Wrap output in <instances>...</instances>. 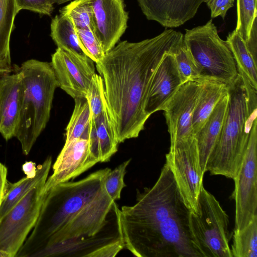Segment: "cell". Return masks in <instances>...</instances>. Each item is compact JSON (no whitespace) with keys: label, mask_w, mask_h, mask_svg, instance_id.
<instances>
[{"label":"cell","mask_w":257,"mask_h":257,"mask_svg":"<svg viewBox=\"0 0 257 257\" xmlns=\"http://www.w3.org/2000/svg\"><path fill=\"white\" fill-rule=\"evenodd\" d=\"M74 108L66 127L65 142L78 138L88 139L91 112L86 97L74 99Z\"/></svg>","instance_id":"d4e9b609"},{"label":"cell","mask_w":257,"mask_h":257,"mask_svg":"<svg viewBox=\"0 0 257 257\" xmlns=\"http://www.w3.org/2000/svg\"><path fill=\"white\" fill-rule=\"evenodd\" d=\"M50 29L51 37L57 48L78 56H86L82 50L76 28L67 16L57 15L51 21Z\"/></svg>","instance_id":"603a6c76"},{"label":"cell","mask_w":257,"mask_h":257,"mask_svg":"<svg viewBox=\"0 0 257 257\" xmlns=\"http://www.w3.org/2000/svg\"><path fill=\"white\" fill-rule=\"evenodd\" d=\"M22 170L26 177L28 178L34 177L36 175L37 170L36 164L33 161H27L23 165Z\"/></svg>","instance_id":"d590c367"},{"label":"cell","mask_w":257,"mask_h":257,"mask_svg":"<svg viewBox=\"0 0 257 257\" xmlns=\"http://www.w3.org/2000/svg\"><path fill=\"white\" fill-rule=\"evenodd\" d=\"M54 4L61 5L66 2L72 1L73 0H51Z\"/></svg>","instance_id":"8d00e7d4"},{"label":"cell","mask_w":257,"mask_h":257,"mask_svg":"<svg viewBox=\"0 0 257 257\" xmlns=\"http://www.w3.org/2000/svg\"><path fill=\"white\" fill-rule=\"evenodd\" d=\"M257 120L251 129L247 149L234 181V230L241 229L257 215Z\"/></svg>","instance_id":"30bf717a"},{"label":"cell","mask_w":257,"mask_h":257,"mask_svg":"<svg viewBox=\"0 0 257 257\" xmlns=\"http://www.w3.org/2000/svg\"><path fill=\"white\" fill-rule=\"evenodd\" d=\"M88 141L91 155L98 162L108 161L117 152L119 143L107 106L99 116L91 117Z\"/></svg>","instance_id":"ac0fdd59"},{"label":"cell","mask_w":257,"mask_h":257,"mask_svg":"<svg viewBox=\"0 0 257 257\" xmlns=\"http://www.w3.org/2000/svg\"><path fill=\"white\" fill-rule=\"evenodd\" d=\"M59 12L70 19L75 28H90L95 33L93 10L89 0H73Z\"/></svg>","instance_id":"4316f807"},{"label":"cell","mask_w":257,"mask_h":257,"mask_svg":"<svg viewBox=\"0 0 257 257\" xmlns=\"http://www.w3.org/2000/svg\"><path fill=\"white\" fill-rule=\"evenodd\" d=\"M23 89L15 136L28 155L49 120L54 92L58 87L51 63L30 59L19 68Z\"/></svg>","instance_id":"5b68a950"},{"label":"cell","mask_w":257,"mask_h":257,"mask_svg":"<svg viewBox=\"0 0 257 257\" xmlns=\"http://www.w3.org/2000/svg\"><path fill=\"white\" fill-rule=\"evenodd\" d=\"M189 212L165 163L155 184L137 189L136 203L120 209L124 247L138 257H198L190 238Z\"/></svg>","instance_id":"3957f363"},{"label":"cell","mask_w":257,"mask_h":257,"mask_svg":"<svg viewBox=\"0 0 257 257\" xmlns=\"http://www.w3.org/2000/svg\"><path fill=\"white\" fill-rule=\"evenodd\" d=\"M234 0H204L211 11L212 19L221 17L224 20L228 10L234 6Z\"/></svg>","instance_id":"836d02e7"},{"label":"cell","mask_w":257,"mask_h":257,"mask_svg":"<svg viewBox=\"0 0 257 257\" xmlns=\"http://www.w3.org/2000/svg\"><path fill=\"white\" fill-rule=\"evenodd\" d=\"M51 165L52 157L49 156L42 164L37 167V173L34 177H26L14 183H11L8 181L0 206V219L33 188L47 180Z\"/></svg>","instance_id":"44dd1931"},{"label":"cell","mask_w":257,"mask_h":257,"mask_svg":"<svg viewBox=\"0 0 257 257\" xmlns=\"http://www.w3.org/2000/svg\"><path fill=\"white\" fill-rule=\"evenodd\" d=\"M58 87L73 98L85 97L89 86L95 74L94 62L57 48L50 62Z\"/></svg>","instance_id":"7c38bea8"},{"label":"cell","mask_w":257,"mask_h":257,"mask_svg":"<svg viewBox=\"0 0 257 257\" xmlns=\"http://www.w3.org/2000/svg\"><path fill=\"white\" fill-rule=\"evenodd\" d=\"M204 0H137L143 14L165 28L178 27L194 17Z\"/></svg>","instance_id":"2e32d148"},{"label":"cell","mask_w":257,"mask_h":257,"mask_svg":"<svg viewBox=\"0 0 257 257\" xmlns=\"http://www.w3.org/2000/svg\"><path fill=\"white\" fill-rule=\"evenodd\" d=\"M46 181L29 191L0 219V249L15 257L34 227L45 196Z\"/></svg>","instance_id":"9c48e42d"},{"label":"cell","mask_w":257,"mask_h":257,"mask_svg":"<svg viewBox=\"0 0 257 257\" xmlns=\"http://www.w3.org/2000/svg\"><path fill=\"white\" fill-rule=\"evenodd\" d=\"M95 34L105 54L118 43L127 27L128 15L123 0H89Z\"/></svg>","instance_id":"5bb4252c"},{"label":"cell","mask_w":257,"mask_h":257,"mask_svg":"<svg viewBox=\"0 0 257 257\" xmlns=\"http://www.w3.org/2000/svg\"><path fill=\"white\" fill-rule=\"evenodd\" d=\"M111 169L46 193L33 230L15 257H113L124 247L117 205L106 191Z\"/></svg>","instance_id":"6da1fadb"},{"label":"cell","mask_w":257,"mask_h":257,"mask_svg":"<svg viewBox=\"0 0 257 257\" xmlns=\"http://www.w3.org/2000/svg\"><path fill=\"white\" fill-rule=\"evenodd\" d=\"M226 42L233 54L238 72L242 74L257 90V63L245 42L233 30L228 34Z\"/></svg>","instance_id":"cb8c5ba5"},{"label":"cell","mask_w":257,"mask_h":257,"mask_svg":"<svg viewBox=\"0 0 257 257\" xmlns=\"http://www.w3.org/2000/svg\"><path fill=\"white\" fill-rule=\"evenodd\" d=\"M197 213L189 212L188 226L198 257H232L227 214L216 198L203 186Z\"/></svg>","instance_id":"52a82bcc"},{"label":"cell","mask_w":257,"mask_h":257,"mask_svg":"<svg viewBox=\"0 0 257 257\" xmlns=\"http://www.w3.org/2000/svg\"><path fill=\"white\" fill-rule=\"evenodd\" d=\"M183 203L190 212L197 213L198 197L205 174L201 168L196 138L170 145L166 155Z\"/></svg>","instance_id":"ba28073f"},{"label":"cell","mask_w":257,"mask_h":257,"mask_svg":"<svg viewBox=\"0 0 257 257\" xmlns=\"http://www.w3.org/2000/svg\"><path fill=\"white\" fill-rule=\"evenodd\" d=\"M98 162L90 153L88 139L78 138L65 142L53 166V174L47 178L44 191L73 179Z\"/></svg>","instance_id":"4fadbf2b"},{"label":"cell","mask_w":257,"mask_h":257,"mask_svg":"<svg viewBox=\"0 0 257 257\" xmlns=\"http://www.w3.org/2000/svg\"><path fill=\"white\" fill-rule=\"evenodd\" d=\"M173 52L165 55L150 80L144 107L145 113L149 117L155 112L162 110L184 83L177 68Z\"/></svg>","instance_id":"9a60e30c"},{"label":"cell","mask_w":257,"mask_h":257,"mask_svg":"<svg viewBox=\"0 0 257 257\" xmlns=\"http://www.w3.org/2000/svg\"><path fill=\"white\" fill-rule=\"evenodd\" d=\"M8 170L5 165L0 163V206L5 195L7 180Z\"/></svg>","instance_id":"e575fe53"},{"label":"cell","mask_w":257,"mask_h":257,"mask_svg":"<svg viewBox=\"0 0 257 257\" xmlns=\"http://www.w3.org/2000/svg\"><path fill=\"white\" fill-rule=\"evenodd\" d=\"M23 82L19 70L0 76V134L15 137L20 112Z\"/></svg>","instance_id":"e0dca14e"},{"label":"cell","mask_w":257,"mask_h":257,"mask_svg":"<svg viewBox=\"0 0 257 257\" xmlns=\"http://www.w3.org/2000/svg\"><path fill=\"white\" fill-rule=\"evenodd\" d=\"M229 100L228 93L218 103L210 116L195 136L201 167L206 172L208 157L216 143L223 125Z\"/></svg>","instance_id":"d6986e66"},{"label":"cell","mask_w":257,"mask_h":257,"mask_svg":"<svg viewBox=\"0 0 257 257\" xmlns=\"http://www.w3.org/2000/svg\"><path fill=\"white\" fill-rule=\"evenodd\" d=\"M232 257H257V215L241 229L234 230Z\"/></svg>","instance_id":"484cf974"},{"label":"cell","mask_w":257,"mask_h":257,"mask_svg":"<svg viewBox=\"0 0 257 257\" xmlns=\"http://www.w3.org/2000/svg\"><path fill=\"white\" fill-rule=\"evenodd\" d=\"M85 97L89 102L92 118L99 116L107 107L103 82L99 74L95 73L93 77Z\"/></svg>","instance_id":"f546056e"},{"label":"cell","mask_w":257,"mask_h":257,"mask_svg":"<svg viewBox=\"0 0 257 257\" xmlns=\"http://www.w3.org/2000/svg\"><path fill=\"white\" fill-rule=\"evenodd\" d=\"M237 22L235 31L246 43L256 23V0H236Z\"/></svg>","instance_id":"83f0119b"},{"label":"cell","mask_w":257,"mask_h":257,"mask_svg":"<svg viewBox=\"0 0 257 257\" xmlns=\"http://www.w3.org/2000/svg\"><path fill=\"white\" fill-rule=\"evenodd\" d=\"M0 257H11L7 252L0 249Z\"/></svg>","instance_id":"74e56055"},{"label":"cell","mask_w":257,"mask_h":257,"mask_svg":"<svg viewBox=\"0 0 257 257\" xmlns=\"http://www.w3.org/2000/svg\"><path fill=\"white\" fill-rule=\"evenodd\" d=\"M19 11L26 10L50 16L54 10L51 0H16Z\"/></svg>","instance_id":"d6a6232c"},{"label":"cell","mask_w":257,"mask_h":257,"mask_svg":"<svg viewBox=\"0 0 257 257\" xmlns=\"http://www.w3.org/2000/svg\"><path fill=\"white\" fill-rule=\"evenodd\" d=\"M228 93V85L213 80H203L194 108L192 128L195 136L204 125L221 98Z\"/></svg>","instance_id":"ffe728a7"},{"label":"cell","mask_w":257,"mask_h":257,"mask_svg":"<svg viewBox=\"0 0 257 257\" xmlns=\"http://www.w3.org/2000/svg\"><path fill=\"white\" fill-rule=\"evenodd\" d=\"M76 30L85 54L94 63L98 62L105 53L93 30L90 28H76Z\"/></svg>","instance_id":"4dcf8cb0"},{"label":"cell","mask_w":257,"mask_h":257,"mask_svg":"<svg viewBox=\"0 0 257 257\" xmlns=\"http://www.w3.org/2000/svg\"><path fill=\"white\" fill-rule=\"evenodd\" d=\"M228 93L223 125L208 157L206 172L233 179L242 163L253 124L257 120V90L238 73L228 85Z\"/></svg>","instance_id":"277c9868"},{"label":"cell","mask_w":257,"mask_h":257,"mask_svg":"<svg viewBox=\"0 0 257 257\" xmlns=\"http://www.w3.org/2000/svg\"><path fill=\"white\" fill-rule=\"evenodd\" d=\"M183 42L200 70V81L213 80L232 83L237 67L226 41L221 39L211 19L205 25L185 29Z\"/></svg>","instance_id":"8992f818"},{"label":"cell","mask_w":257,"mask_h":257,"mask_svg":"<svg viewBox=\"0 0 257 257\" xmlns=\"http://www.w3.org/2000/svg\"><path fill=\"white\" fill-rule=\"evenodd\" d=\"M202 81L189 80L183 83L162 108L170 145L195 138L192 128V117Z\"/></svg>","instance_id":"8fae6325"},{"label":"cell","mask_w":257,"mask_h":257,"mask_svg":"<svg viewBox=\"0 0 257 257\" xmlns=\"http://www.w3.org/2000/svg\"><path fill=\"white\" fill-rule=\"evenodd\" d=\"M130 162L131 159L124 161L113 170H111L105 178L104 186L106 191L113 201L120 198L121 190L126 186L124 177L126 167Z\"/></svg>","instance_id":"1f68e13d"},{"label":"cell","mask_w":257,"mask_h":257,"mask_svg":"<svg viewBox=\"0 0 257 257\" xmlns=\"http://www.w3.org/2000/svg\"><path fill=\"white\" fill-rule=\"evenodd\" d=\"M183 34L172 29L138 42L116 44L96 63L118 143L137 138L149 118L144 110L152 75L165 55L173 52Z\"/></svg>","instance_id":"7a4b0ae2"},{"label":"cell","mask_w":257,"mask_h":257,"mask_svg":"<svg viewBox=\"0 0 257 257\" xmlns=\"http://www.w3.org/2000/svg\"><path fill=\"white\" fill-rule=\"evenodd\" d=\"M173 54L183 82L189 80L200 81V68L185 46L183 40Z\"/></svg>","instance_id":"f1b7e54d"},{"label":"cell","mask_w":257,"mask_h":257,"mask_svg":"<svg viewBox=\"0 0 257 257\" xmlns=\"http://www.w3.org/2000/svg\"><path fill=\"white\" fill-rule=\"evenodd\" d=\"M19 12L16 0H0V76L16 71L12 64L10 40Z\"/></svg>","instance_id":"7402d4cb"}]
</instances>
